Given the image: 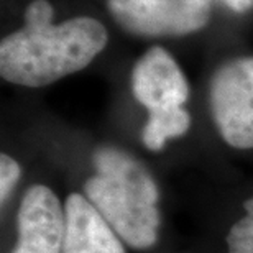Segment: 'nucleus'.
<instances>
[{
	"label": "nucleus",
	"mask_w": 253,
	"mask_h": 253,
	"mask_svg": "<svg viewBox=\"0 0 253 253\" xmlns=\"http://www.w3.org/2000/svg\"><path fill=\"white\" fill-rule=\"evenodd\" d=\"M64 219L63 253H125L120 237L85 196H68Z\"/></svg>",
	"instance_id": "0eeeda50"
},
{
	"label": "nucleus",
	"mask_w": 253,
	"mask_h": 253,
	"mask_svg": "<svg viewBox=\"0 0 253 253\" xmlns=\"http://www.w3.org/2000/svg\"><path fill=\"white\" fill-rule=\"evenodd\" d=\"M209 109L222 140L232 148H253V54L234 56L214 71Z\"/></svg>",
	"instance_id": "20e7f679"
},
{
	"label": "nucleus",
	"mask_w": 253,
	"mask_h": 253,
	"mask_svg": "<svg viewBox=\"0 0 253 253\" xmlns=\"http://www.w3.org/2000/svg\"><path fill=\"white\" fill-rule=\"evenodd\" d=\"M131 94L148 110L184 107L191 89L184 71L168 49L151 44L131 69Z\"/></svg>",
	"instance_id": "39448f33"
},
{
	"label": "nucleus",
	"mask_w": 253,
	"mask_h": 253,
	"mask_svg": "<svg viewBox=\"0 0 253 253\" xmlns=\"http://www.w3.org/2000/svg\"><path fill=\"white\" fill-rule=\"evenodd\" d=\"M95 174L84 184L85 197L126 245L136 250L156 244L161 215L153 176L119 146H99L92 155Z\"/></svg>",
	"instance_id": "f03ea898"
},
{
	"label": "nucleus",
	"mask_w": 253,
	"mask_h": 253,
	"mask_svg": "<svg viewBox=\"0 0 253 253\" xmlns=\"http://www.w3.org/2000/svg\"><path fill=\"white\" fill-rule=\"evenodd\" d=\"M109 40V28L92 15L22 23L0 40V76L22 87H44L85 69Z\"/></svg>",
	"instance_id": "f257e3e1"
},
{
	"label": "nucleus",
	"mask_w": 253,
	"mask_h": 253,
	"mask_svg": "<svg viewBox=\"0 0 253 253\" xmlns=\"http://www.w3.org/2000/svg\"><path fill=\"white\" fill-rule=\"evenodd\" d=\"M227 8L232 10L234 13H247L253 8V0H220Z\"/></svg>",
	"instance_id": "9b49d317"
},
{
	"label": "nucleus",
	"mask_w": 253,
	"mask_h": 253,
	"mask_svg": "<svg viewBox=\"0 0 253 253\" xmlns=\"http://www.w3.org/2000/svg\"><path fill=\"white\" fill-rule=\"evenodd\" d=\"M191 114L184 107L150 110L141 128V141L148 150L160 151L168 140L179 138L191 128Z\"/></svg>",
	"instance_id": "6e6552de"
},
{
	"label": "nucleus",
	"mask_w": 253,
	"mask_h": 253,
	"mask_svg": "<svg viewBox=\"0 0 253 253\" xmlns=\"http://www.w3.org/2000/svg\"><path fill=\"white\" fill-rule=\"evenodd\" d=\"M64 211L56 194L43 184L25 192L17 214V244L12 253H63Z\"/></svg>",
	"instance_id": "423d86ee"
},
{
	"label": "nucleus",
	"mask_w": 253,
	"mask_h": 253,
	"mask_svg": "<svg viewBox=\"0 0 253 253\" xmlns=\"http://www.w3.org/2000/svg\"><path fill=\"white\" fill-rule=\"evenodd\" d=\"M20 176H22L20 165L10 155L2 153L0 156V201H2V204L12 194Z\"/></svg>",
	"instance_id": "9d476101"
},
{
	"label": "nucleus",
	"mask_w": 253,
	"mask_h": 253,
	"mask_svg": "<svg viewBox=\"0 0 253 253\" xmlns=\"http://www.w3.org/2000/svg\"><path fill=\"white\" fill-rule=\"evenodd\" d=\"M245 215L230 227L227 235L229 253H253V197L245 201Z\"/></svg>",
	"instance_id": "1a4fd4ad"
},
{
	"label": "nucleus",
	"mask_w": 253,
	"mask_h": 253,
	"mask_svg": "<svg viewBox=\"0 0 253 253\" xmlns=\"http://www.w3.org/2000/svg\"><path fill=\"white\" fill-rule=\"evenodd\" d=\"M215 0H105L112 22L138 38H184L209 27Z\"/></svg>",
	"instance_id": "7ed1b4c3"
}]
</instances>
